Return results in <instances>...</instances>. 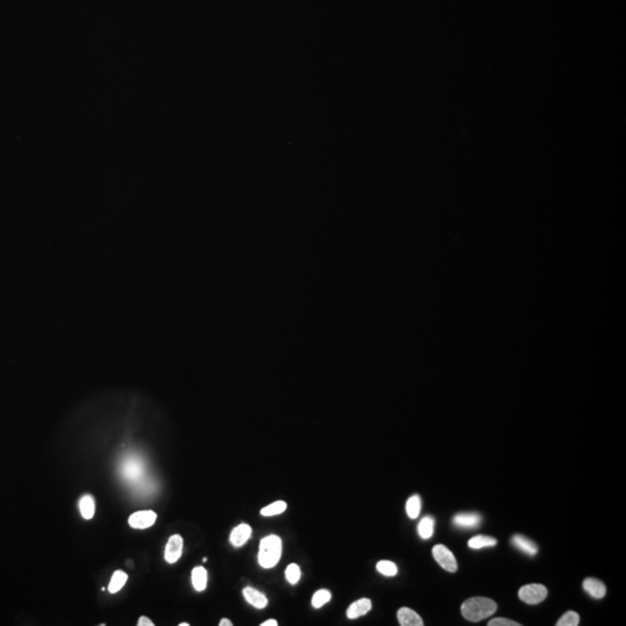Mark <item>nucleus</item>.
Instances as JSON below:
<instances>
[{
  "label": "nucleus",
  "instance_id": "obj_1",
  "mask_svg": "<svg viewBox=\"0 0 626 626\" xmlns=\"http://www.w3.org/2000/svg\"><path fill=\"white\" fill-rule=\"evenodd\" d=\"M495 611L496 603L486 597H472L461 604V615L470 621H480L489 618Z\"/></svg>",
  "mask_w": 626,
  "mask_h": 626
},
{
  "label": "nucleus",
  "instance_id": "obj_2",
  "mask_svg": "<svg viewBox=\"0 0 626 626\" xmlns=\"http://www.w3.org/2000/svg\"><path fill=\"white\" fill-rule=\"evenodd\" d=\"M282 554V541L279 536H271L262 538L260 543V551H259V564L263 568H271L276 566Z\"/></svg>",
  "mask_w": 626,
  "mask_h": 626
},
{
  "label": "nucleus",
  "instance_id": "obj_3",
  "mask_svg": "<svg viewBox=\"0 0 626 626\" xmlns=\"http://www.w3.org/2000/svg\"><path fill=\"white\" fill-rule=\"evenodd\" d=\"M547 596L545 586L539 584L525 585L519 590V597L526 604H538Z\"/></svg>",
  "mask_w": 626,
  "mask_h": 626
},
{
  "label": "nucleus",
  "instance_id": "obj_4",
  "mask_svg": "<svg viewBox=\"0 0 626 626\" xmlns=\"http://www.w3.org/2000/svg\"><path fill=\"white\" fill-rule=\"evenodd\" d=\"M433 555L434 559L439 564V566L446 569L450 573H455L457 571V560L452 552L444 545H436L433 547Z\"/></svg>",
  "mask_w": 626,
  "mask_h": 626
},
{
  "label": "nucleus",
  "instance_id": "obj_5",
  "mask_svg": "<svg viewBox=\"0 0 626 626\" xmlns=\"http://www.w3.org/2000/svg\"><path fill=\"white\" fill-rule=\"evenodd\" d=\"M157 520V514L152 511H141L133 513L129 517V524L133 529H148L152 526Z\"/></svg>",
  "mask_w": 626,
  "mask_h": 626
},
{
  "label": "nucleus",
  "instance_id": "obj_6",
  "mask_svg": "<svg viewBox=\"0 0 626 626\" xmlns=\"http://www.w3.org/2000/svg\"><path fill=\"white\" fill-rule=\"evenodd\" d=\"M183 539L180 535H174L170 537L165 549V560L168 564H174L182 555Z\"/></svg>",
  "mask_w": 626,
  "mask_h": 626
},
{
  "label": "nucleus",
  "instance_id": "obj_7",
  "mask_svg": "<svg viewBox=\"0 0 626 626\" xmlns=\"http://www.w3.org/2000/svg\"><path fill=\"white\" fill-rule=\"evenodd\" d=\"M452 523L460 529H476L481 523V515L478 513H459L453 517Z\"/></svg>",
  "mask_w": 626,
  "mask_h": 626
},
{
  "label": "nucleus",
  "instance_id": "obj_8",
  "mask_svg": "<svg viewBox=\"0 0 626 626\" xmlns=\"http://www.w3.org/2000/svg\"><path fill=\"white\" fill-rule=\"evenodd\" d=\"M250 534H252V528H250L248 524H245V523L239 524L238 526H236V528L232 530L231 536H230V542L233 546L240 547L248 541L250 537Z\"/></svg>",
  "mask_w": 626,
  "mask_h": 626
},
{
  "label": "nucleus",
  "instance_id": "obj_9",
  "mask_svg": "<svg viewBox=\"0 0 626 626\" xmlns=\"http://www.w3.org/2000/svg\"><path fill=\"white\" fill-rule=\"evenodd\" d=\"M397 616H398L399 624L401 626H422L424 625V620H422L421 617L419 616L415 611H413L412 609H409V608L399 609Z\"/></svg>",
  "mask_w": 626,
  "mask_h": 626
},
{
  "label": "nucleus",
  "instance_id": "obj_10",
  "mask_svg": "<svg viewBox=\"0 0 626 626\" xmlns=\"http://www.w3.org/2000/svg\"><path fill=\"white\" fill-rule=\"evenodd\" d=\"M512 544L516 549L524 552V553L528 555L534 557L538 553V546L536 545V543L532 542L529 538L522 536V535H515V536L512 538Z\"/></svg>",
  "mask_w": 626,
  "mask_h": 626
},
{
  "label": "nucleus",
  "instance_id": "obj_11",
  "mask_svg": "<svg viewBox=\"0 0 626 626\" xmlns=\"http://www.w3.org/2000/svg\"><path fill=\"white\" fill-rule=\"evenodd\" d=\"M371 601L369 598H361L354 602L347 609V617L349 619H356L358 617L364 616L371 610Z\"/></svg>",
  "mask_w": 626,
  "mask_h": 626
},
{
  "label": "nucleus",
  "instance_id": "obj_12",
  "mask_svg": "<svg viewBox=\"0 0 626 626\" xmlns=\"http://www.w3.org/2000/svg\"><path fill=\"white\" fill-rule=\"evenodd\" d=\"M244 597L250 606H253L257 609H263L268 604V599L260 591L252 588V587H246L243 590Z\"/></svg>",
  "mask_w": 626,
  "mask_h": 626
},
{
  "label": "nucleus",
  "instance_id": "obj_13",
  "mask_svg": "<svg viewBox=\"0 0 626 626\" xmlns=\"http://www.w3.org/2000/svg\"><path fill=\"white\" fill-rule=\"evenodd\" d=\"M584 589L594 598H603L606 595V586L602 581L594 577H587L584 581Z\"/></svg>",
  "mask_w": 626,
  "mask_h": 626
},
{
  "label": "nucleus",
  "instance_id": "obj_14",
  "mask_svg": "<svg viewBox=\"0 0 626 626\" xmlns=\"http://www.w3.org/2000/svg\"><path fill=\"white\" fill-rule=\"evenodd\" d=\"M192 582L196 591H203L208 584V572L202 566H197L192 571Z\"/></svg>",
  "mask_w": 626,
  "mask_h": 626
},
{
  "label": "nucleus",
  "instance_id": "obj_15",
  "mask_svg": "<svg viewBox=\"0 0 626 626\" xmlns=\"http://www.w3.org/2000/svg\"><path fill=\"white\" fill-rule=\"evenodd\" d=\"M79 509L81 516H83L85 520L92 519L94 516V513H96V502H94V499L92 496L88 494L84 495L79 501Z\"/></svg>",
  "mask_w": 626,
  "mask_h": 626
},
{
  "label": "nucleus",
  "instance_id": "obj_16",
  "mask_svg": "<svg viewBox=\"0 0 626 626\" xmlns=\"http://www.w3.org/2000/svg\"><path fill=\"white\" fill-rule=\"evenodd\" d=\"M127 580H128L127 573H124L122 571H116L113 574V576H111L110 584L109 586H108V591H109L110 594H116L118 591H120L123 588V586L125 585Z\"/></svg>",
  "mask_w": 626,
  "mask_h": 626
},
{
  "label": "nucleus",
  "instance_id": "obj_17",
  "mask_svg": "<svg viewBox=\"0 0 626 626\" xmlns=\"http://www.w3.org/2000/svg\"><path fill=\"white\" fill-rule=\"evenodd\" d=\"M434 528H435V521L433 517L426 516L420 521V523H419V526H418L419 535H420V537L422 539H428L433 536Z\"/></svg>",
  "mask_w": 626,
  "mask_h": 626
},
{
  "label": "nucleus",
  "instance_id": "obj_18",
  "mask_svg": "<svg viewBox=\"0 0 626 626\" xmlns=\"http://www.w3.org/2000/svg\"><path fill=\"white\" fill-rule=\"evenodd\" d=\"M496 539L494 537H490V536H476L471 538L469 541V546L471 547V549L474 550H479L482 549V547H491L496 545Z\"/></svg>",
  "mask_w": 626,
  "mask_h": 626
},
{
  "label": "nucleus",
  "instance_id": "obj_19",
  "mask_svg": "<svg viewBox=\"0 0 626 626\" xmlns=\"http://www.w3.org/2000/svg\"><path fill=\"white\" fill-rule=\"evenodd\" d=\"M420 511H421V499L419 495H413L411 498L408 499L407 503H406V513H407V515L409 516V519H416V517L420 515Z\"/></svg>",
  "mask_w": 626,
  "mask_h": 626
},
{
  "label": "nucleus",
  "instance_id": "obj_20",
  "mask_svg": "<svg viewBox=\"0 0 626 626\" xmlns=\"http://www.w3.org/2000/svg\"><path fill=\"white\" fill-rule=\"evenodd\" d=\"M286 509H287V503L284 502V501H276V502H273L271 504H269V506L262 508L261 515L262 516L279 515V514H282L283 512H286Z\"/></svg>",
  "mask_w": 626,
  "mask_h": 626
},
{
  "label": "nucleus",
  "instance_id": "obj_21",
  "mask_svg": "<svg viewBox=\"0 0 626 626\" xmlns=\"http://www.w3.org/2000/svg\"><path fill=\"white\" fill-rule=\"evenodd\" d=\"M377 571L385 576H395L398 573V567L390 560H382L377 564Z\"/></svg>",
  "mask_w": 626,
  "mask_h": 626
},
{
  "label": "nucleus",
  "instance_id": "obj_22",
  "mask_svg": "<svg viewBox=\"0 0 626 626\" xmlns=\"http://www.w3.org/2000/svg\"><path fill=\"white\" fill-rule=\"evenodd\" d=\"M580 617L575 611H567L557 621V626H577Z\"/></svg>",
  "mask_w": 626,
  "mask_h": 626
},
{
  "label": "nucleus",
  "instance_id": "obj_23",
  "mask_svg": "<svg viewBox=\"0 0 626 626\" xmlns=\"http://www.w3.org/2000/svg\"><path fill=\"white\" fill-rule=\"evenodd\" d=\"M331 598H332V594L330 593V591L326 589H320L313 595L312 606L317 609L321 608L322 606H325L327 602H330Z\"/></svg>",
  "mask_w": 626,
  "mask_h": 626
},
{
  "label": "nucleus",
  "instance_id": "obj_24",
  "mask_svg": "<svg viewBox=\"0 0 626 626\" xmlns=\"http://www.w3.org/2000/svg\"><path fill=\"white\" fill-rule=\"evenodd\" d=\"M286 577L289 584L296 585L300 578V568L298 565L290 564L286 569Z\"/></svg>",
  "mask_w": 626,
  "mask_h": 626
},
{
  "label": "nucleus",
  "instance_id": "obj_25",
  "mask_svg": "<svg viewBox=\"0 0 626 626\" xmlns=\"http://www.w3.org/2000/svg\"><path fill=\"white\" fill-rule=\"evenodd\" d=\"M520 624L517 621H514L507 618H494L492 619L489 626H519Z\"/></svg>",
  "mask_w": 626,
  "mask_h": 626
},
{
  "label": "nucleus",
  "instance_id": "obj_26",
  "mask_svg": "<svg viewBox=\"0 0 626 626\" xmlns=\"http://www.w3.org/2000/svg\"><path fill=\"white\" fill-rule=\"evenodd\" d=\"M137 625L138 626H154V623L150 618H148V617L143 616V617H141L140 620H138Z\"/></svg>",
  "mask_w": 626,
  "mask_h": 626
},
{
  "label": "nucleus",
  "instance_id": "obj_27",
  "mask_svg": "<svg viewBox=\"0 0 626 626\" xmlns=\"http://www.w3.org/2000/svg\"><path fill=\"white\" fill-rule=\"evenodd\" d=\"M277 625L279 623L275 619H269V620H266V621H263V623H261V626H277Z\"/></svg>",
  "mask_w": 626,
  "mask_h": 626
},
{
  "label": "nucleus",
  "instance_id": "obj_28",
  "mask_svg": "<svg viewBox=\"0 0 626 626\" xmlns=\"http://www.w3.org/2000/svg\"><path fill=\"white\" fill-rule=\"evenodd\" d=\"M219 626H232V621L230 619L223 618L221 621H219Z\"/></svg>",
  "mask_w": 626,
  "mask_h": 626
},
{
  "label": "nucleus",
  "instance_id": "obj_29",
  "mask_svg": "<svg viewBox=\"0 0 626 626\" xmlns=\"http://www.w3.org/2000/svg\"><path fill=\"white\" fill-rule=\"evenodd\" d=\"M179 626H189V624L188 623H181V624H179Z\"/></svg>",
  "mask_w": 626,
  "mask_h": 626
}]
</instances>
